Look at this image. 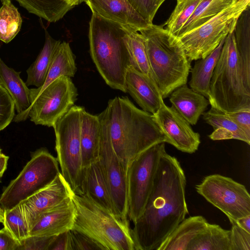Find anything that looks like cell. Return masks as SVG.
<instances>
[{"instance_id": "obj_1", "label": "cell", "mask_w": 250, "mask_h": 250, "mask_svg": "<svg viewBox=\"0 0 250 250\" xmlns=\"http://www.w3.org/2000/svg\"><path fill=\"white\" fill-rule=\"evenodd\" d=\"M186 183L180 163L165 151L143 212L131 229L135 250H157L185 219Z\"/></svg>"}, {"instance_id": "obj_2", "label": "cell", "mask_w": 250, "mask_h": 250, "mask_svg": "<svg viewBox=\"0 0 250 250\" xmlns=\"http://www.w3.org/2000/svg\"><path fill=\"white\" fill-rule=\"evenodd\" d=\"M97 117L100 140L111 146L126 173L139 154L155 144L167 142L154 116L137 108L126 96L109 100Z\"/></svg>"}, {"instance_id": "obj_3", "label": "cell", "mask_w": 250, "mask_h": 250, "mask_svg": "<svg viewBox=\"0 0 250 250\" xmlns=\"http://www.w3.org/2000/svg\"><path fill=\"white\" fill-rule=\"evenodd\" d=\"M143 36L152 79L163 99L186 84L190 61L177 37L153 23L138 31Z\"/></svg>"}, {"instance_id": "obj_4", "label": "cell", "mask_w": 250, "mask_h": 250, "mask_svg": "<svg viewBox=\"0 0 250 250\" xmlns=\"http://www.w3.org/2000/svg\"><path fill=\"white\" fill-rule=\"evenodd\" d=\"M123 26L92 14L88 38L91 58L106 83L126 92L125 76L130 65Z\"/></svg>"}, {"instance_id": "obj_5", "label": "cell", "mask_w": 250, "mask_h": 250, "mask_svg": "<svg viewBox=\"0 0 250 250\" xmlns=\"http://www.w3.org/2000/svg\"><path fill=\"white\" fill-rule=\"evenodd\" d=\"M76 208L72 229L89 236L105 250H135L128 220L118 218L84 195L72 192Z\"/></svg>"}, {"instance_id": "obj_6", "label": "cell", "mask_w": 250, "mask_h": 250, "mask_svg": "<svg viewBox=\"0 0 250 250\" xmlns=\"http://www.w3.org/2000/svg\"><path fill=\"white\" fill-rule=\"evenodd\" d=\"M209 104L223 112L250 110V93L244 87L234 31L226 37L209 85Z\"/></svg>"}, {"instance_id": "obj_7", "label": "cell", "mask_w": 250, "mask_h": 250, "mask_svg": "<svg viewBox=\"0 0 250 250\" xmlns=\"http://www.w3.org/2000/svg\"><path fill=\"white\" fill-rule=\"evenodd\" d=\"M82 107L73 105L53 126L61 173L72 192L79 195L83 194L84 172L80 138Z\"/></svg>"}, {"instance_id": "obj_8", "label": "cell", "mask_w": 250, "mask_h": 250, "mask_svg": "<svg viewBox=\"0 0 250 250\" xmlns=\"http://www.w3.org/2000/svg\"><path fill=\"white\" fill-rule=\"evenodd\" d=\"M250 4V0H237L204 24L177 37L188 60L204 58L214 50L234 31L238 19Z\"/></svg>"}, {"instance_id": "obj_9", "label": "cell", "mask_w": 250, "mask_h": 250, "mask_svg": "<svg viewBox=\"0 0 250 250\" xmlns=\"http://www.w3.org/2000/svg\"><path fill=\"white\" fill-rule=\"evenodd\" d=\"M57 158L42 148L31 158L18 176L3 191L0 204L10 209L51 183L60 173Z\"/></svg>"}, {"instance_id": "obj_10", "label": "cell", "mask_w": 250, "mask_h": 250, "mask_svg": "<svg viewBox=\"0 0 250 250\" xmlns=\"http://www.w3.org/2000/svg\"><path fill=\"white\" fill-rule=\"evenodd\" d=\"M165 151V143L155 144L136 157L127 167L128 217L133 223L143 212Z\"/></svg>"}, {"instance_id": "obj_11", "label": "cell", "mask_w": 250, "mask_h": 250, "mask_svg": "<svg viewBox=\"0 0 250 250\" xmlns=\"http://www.w3.org/2000/svg\"><path fill=\"white\" fill-rule=\"evenodd\" d=\"M78 95L77 89L70 77L61 76L37 96L19 122L29 117L36 125L53 127L74 105Z\"/></svg>"}, {"instance_id": "obj_12", "label": "cell", "mask_w": 250, "mask_h": 250, "mask_svg": "<svg viewBox=\"0 0 250 250\" xmlns=\"http://www.w3.org/2000/svg\"><path fill=\"white\" fill-rule=\"evenodd\" d=\"M197 192L222 211L236 220L250 215V195L244 185L218 174L206 176L195 186Z\"/></svg>"}, {"instance_id": "obj_13", "label": "cell", "mask_w": 250, "mask_h": 250, "mask_svg": "<svg viewBox=\"0 0 250 250\" xmlns=\"http://www.w3.org/2000/svg\"><path fill=\"white\" fill-rule=\"evenodd\" d=\"M98 161L110 195L115 215L128 220L126 171L111 146L101 140Z\"/></svg>"}, {"instance_id": "obj_14", "label": "cell", "mask_w": 250, "mask_h": 250, "mask_svg": "<svg viewBox=\"0 0 250 250\" xmlns=\"http://www.w3.org/2000/svg\"><path fill=\"white\" fill-rule=\"evenodd\" d=\"M168 143L183 152H195L201 143L200 134L172 107L164 102L153 115Z\"/></svg>"}, {"instance_id": "obj_15", "label": "cell", "mask_w": 250, "mask_h": 250, "mask_svg": "<svg viewBox=\"0 0 250 250\" xmlns=\"http://www.w3.org/2000/svg\"><path fill=\"white\" fill-rule=\"evenodd\" d=\"M72 193L70 187L60 172L48 186L20 203L19 205L29 231L42 213L70 196Z\"/></svg>"}, {"instance_id": "obj_16", "label": "cell", "mask_w": 250, "mask_h": 250, "mask_svg": "<svg viewBox=\"0 0 250 250\" xmlns=\"http://www.w3.org/2000/svg\"><path fill=\"white\" fill-rule=\"evenodd\" d=\"M75 215L71 195L42 213L32 225L29 235L56 236L70 230L73 227Z\"/></svg>"}, {"instance_id": "obj_17", "label": "cell", "mask_w": 250, "mask_h": 250, "mask_svg": "<svg viewBox=\"0 0 250 250\" xmlns=\"http://www.w3.org/2000/svg\"><path fill=\"white\" fill-rule=\"evenodd\" d=\"M92 14L120 25L139 31L149 24L128 0H87Z\"/></svg>"}, {"instance_id": "obj_18", "label": "cell", "mask_w": 250, "mask_h": 250, "mask_svg": "<svg viewBox=\"0 0 250 250\" xmlns=\"http://www.w3.org/2000/svg\"><path fill=\"white\" fill-rule=\"evenodd\" d=\"M125 85L126 92L142 109L153 115L157 112L164 102L153 80L130 65L125 73Z\"/></svg>"}, {"instance_id": "obj_19", "label": "cell", "mask_w": 250, "mask_h": 250, "mask_svg": "<svg viewBox=\"0 0 250 250\" xmlns=\"http://www.w3.org/2000/svg\"><path fill=\"white\" fill-rule=\"evenodd\" d=\"M169 101L171 107L191 125L197 124L200 116L209 104L207 98L189 88L186 84L177 88L170 94Z\"/></svg>"}, {"instance_id": "obj_20", "label": "cell", "mask_w": 250, "mask_h": 250, "mask_svg": "<svg viewBox=\"0 0 250 250\" xmlns=\"http://www.w3.org/2000/svg\"><path fill=\"white\" fill-rule=\"evenodd\" d=\"M76 71L75 56L69 43L61 42L54 53L44 83L40 87L30 89L31 104L37 96L54 81L61 76L74 77Z\"/></svg>"}, {"instance_id": "obj_21", "label": "cell", "mask_w": 250, "mask_h": 250, "mask_svg": "<svg viewBox=\"0 0 250 250\" xmlns=\"http://www.w3.org/2000/svg\"><path fill=\"white\" fill-rule=\"evenodd\" d=\"M20 73L8 67L0 58V82L14 101L18 113L14 121L17 122L31 105L30 89L21 79Z\"/></svg>"}, {"instance_id": "obj_22", "label": "cell", "mask_w": 250, "mask_h": 250, "mask_svg": "<svg viewBox=\"0 0 250 250\" xmlns=\"http://www.w3.org/2000/svg\"><path fill=\"white\" fill-rule=\"evenodd\" d=\"M208 222L201 215L185 219L166 238L157 250H188L194 239L207 227Z\"/></svg>"}, {"instance_id": "obj_23", "label": "cell", "mask_w": 250, "mask_h": 250, "mask_svg": "<svg viewBox=\"0 0 250 250\" xmlns=\"http://www.w3.org/2000/svg\"><path fill=\"white\" fill-rule=\"evenodd\" d=\"M80 138L84 169L98 161L100 128L97 116L87 112L83 107L81 112Z\"/></svg>"}, {"instance_id": "obj_24", "label": "cell", "mask_w": 250, "mask_h": 250, "mask_svg": "<svg viewBox=\"0 0 250 250\" xmlns=\"http://www.w3.org/2000/svg\"><path fill=\"white\" fill-rule=\"evenodd\" d=\"M83 191V195L115 215L110 195L98 161L84 168Z\"/></svg>"}, {"instance_id": "obj_25", "label": "cell", "mask_w": 250, "mask_h": 250, "mask_svg": "<svg viewBox=\"0 0 250 250\" xmlns=\"http://www.w3.org/2000/svg\"><path fill=\"white\" fill-rule=\"evenodd\" d=\"M234 34L238 58L245 88L250 93V10L242 13L237 21Z\"/></svg>"}, {"instance_id": "obj_26", "label": "cell", "mask_w": 250, "mask_h": 250, "mask_svg": "<svg viewBox=\"0 0 250 250\" xmlns=\"http://www.w3.org/2000/svg\"><path fill=\"white\" fill-rule=\"evenodd\" d=\"M206 122L212 126L213 131L209 138L213 141L236 139L250 145V135L231 120L225 112L211 106L203 113Z\"/></svg>"}, {"instance_id": "obj_27", "label": "cell", "mask_w": 250, "mask_h": 250, "mask_svg": "<svg viewBox=\"0 0 250 250\" xmlns=\"http://www.w3.org/2000/svg\"><path fill=\"white\" fill-rule=\"evenodd\" d=\"M225 39L205 58L196 60L191 70V77L189 82L190 88L208 99L210 80Z\"/></svg>"}, {"instance_id": "obj_28", "label": "cell", "mask_w": 250, "mask_h": 250, "mask_svg": "<svg viewBox=\"0 0 250 250\" xmlns=\"http://www.w3.org/2000/svg\"><path fill=\"white\" fill-rule=\"evenodd\" d=\"M61 42L60 40L53 39L45 31V40L43 47L35 61L26 70L27 77L25 83L27 86L33 85L40 87L43 85L54 53Z\"/></svg>"}, {"instance_id": "obj_29", "label": "cell", "mask_w": 250, "mask_h": 250, "mask_svg": "<svg viewBox=\"0 0 250 250\" xmlns=\"http://www.w3.org/2000/svg\"><path fill=\"white\" fill-rule=\"evenodd\" d=\"M29 13L55 22L74 6L71 0H14Z\"/></svg>"}, {"instance_id": "obj_30", "label": "cell", "mask_w": 250, "mask_h": 250, "mask_svg": "<svg viewBox=\"0 0 250 250\" xmlns=\"http://www.w3.org/2000/svg\"><path fill=\"white\" fill-rule=\"evenodd\" d=\"M123 26L125 31L124 40L128 52L130 65L152 79L143 36L131 27Z\"/></svg>"}, {"instance_id": "obj_31", "label": "cell", "mask_w": 250, "mask_h": 250, "mask_svg": "<svg viewBox=\"0 0 250 250\" xmlns=\"http://www.w3.org/2000/svg\"><path fill=\"white\" fill-rule=\"evenodd\" d=\"M230 230L208 223L191 242L188 250H229Z\"/></svg>"}, {"instance_id": "obj_32", "label": "cell", "mask_w": 250, "mask_h": 250, "mask_svg": "<svg viewBox=\"0 0 250 250\" xmlns=\"http://www.w3.org/2000/svg\"><path fill=\"white\" fill-rule=\"evenodd\" d=\"M22 19L18 9L9 1L0 8V40L7 43L20 32Z\"/></svg>"}, {"instance_id": "obj_33", "label": "cell", "mask_w": 250, "mask_h": 250, "mask_svg": "<svg viewBox=\"0 0 250 250\" xmlns=\"http://www.w3.org/2000/svg\"><path fill=\"white\" fill-rule=\"evenodd\" d=\"M201 0H177V4L164 26L177 37Z\"/></svg>"}, {"instance_id": "obj_34", "label": "cell", "mask_w": 250, "mask_h": 250, "mask_svg": "<svg viewBox=\"0 0 250 250\" xmlns=\"http://www.w3.org/2000/svg\"><path fill=\"white\" fill-rule=\"evenodd\" d=\"M4 210L3 225L20 244L29 236L27 227L20 205L10 209Z\"/></svg>"}, {"instance_id": "obj_35", "label": "cell", "mask_w": 250, "mask_h": 250, "mask_svg": "<svg viewBox=\"0 0 250 250\" xmlns=\"http://www.w3.org/2000/svg\"><path fill=\"white\" fill-rule=\"evenodd\" d=\"M15 106L12 98L0 82V131L14 119Z\"/></svg>"}, {"instance_id": "obj_36", "label": "cell", "mask_w": 250, "mask_h": 250, "mask_svg": "<svg viewBox=\"0 0 250 250\" xmlns=\"http://www.w3.org/2000/svg\"><path fill=\"white\" fill-rule=\"evenodd\" d=\"M229 220L231 225L229 250H250V233L241 228L235 220Z\"/></svg>"}, {"instance_id": "obj_37", "label": "cell", "mask_w": 250, "mask_h": 250, "mask_svg": "<svg viewBox=\"0 0 250 250\" xmlns=\"http://www.w3.org/2000/svg\"><path fill=\"white\" fill-rule=\"evenodd\" d=\"M140 15L149 24L153 19L160 7L166 0H128Z\"/></svg>"}, {"instance_id": "obj_38", "label": "cell", "mask_w": 250, "mask_h": 250, "mask_svg": "<svg viewBox=\"0 0 250 250\" xmlns=\"http://www.w3.org/2000/svg\"><path fill=\"white\" fill-rule=\"evenodd\" d=\"M55 237L29 235L20 243L19 250H48Z\"/></svg>"}, {"instance_id": "obj_39", "label": "cell", "mask_w": 250, "mask_h": 250, "mask_svg": "<svg viewBox=\"0 0 250 250\" xmlns=\"http://www.w3.org/2000/svg\"><path fill=\"white\" fill-rule=\"evenodd\" d=\"M73 250H104V248L93 239L74 229L70 230Z\"/></svg>"}, {"instance_id": "obj_40", "label": "cell", "mask_w": 250, "mask_h": 250, "mask_svg": "<svg viewBox=\"0 0 250 250\" xmlns=\"http://www.w3.org/2000/svg\"><path fill=\"white\" fill-rule=\"evenodd\" d=\"M225 113L248 135H250V110Z\"/></svg>"}, {"instance_id": "obj_41", "label": "cell", "mask_w": 250, "mask_h": 250, "mask_svg": "<svg viewBox=\"0 0 250 250\" xmlns=\"http://www.w3.org/2000/svg\"><path fill=\"white\" fill-rule=\"evenodd\" d=\"M48 250H73L70 230L56 236Z\"/></svg>"}, {"instance_id": "obj_42", "label": "cell", "mask_w": 250, "mask_h": 250, "mask_svg": "<svg viewBox=\"0 0 250 250\" xmlns=\"http://www.w3.org/2000/svg\"><path fill=\"white\" fill-rule=\"evenodd\" d=\"M19 246L20 243L5 228L0 229V250H19Z\"/></svg>"}, {"instance_id": "obj_43", "label": "cell", "mask_w": 250, "mask_h": 250, "mask_svg": "<svg viewBox=\"0 0 250 250\" xmlns=\"http://www.w3.org/2000/svg\"><path fill=\"white\" fill-rule=\"evenodd\" d=\"M235 221L241 228L250 233V215L239 218Z\"/></svg>"}, {"instance_id": "obj_44", "label": "cell", "mask_w": 250, "mask_h": 250, "mask_svg": "<svg viewBox=\"0 0 250 250\" xmlns=\"http://www.w3.org/2000/svg\"><path fill=\"white\" fill-rule=\"evenodd\" d=\"M8 159V156L2 153H0V179L6 169Z\"/></svg>"}, {"instance_id": "obj_45", "label": "cell", "mask_w": 250, "mask_h": 250, "mask_svg": "<svg viewBox=\"0 0 250 250\" xmlns=\"http://www.w3.org/2000/svg\"><path fill=\"white\" fill-rule=\"evenodd\" d=\"M4 219V210L0 207V223H3Z\"/></svg>"}, {"instance_id": "obj_46", "label": "cell", "mask_w": 250, "mask_h": 250, "mask_svg": "<svg viewBox=\"0 0 250 250\" xmlns=\"http://www.w3.org/2000/svg\"><path fill=\"white\" fill-rule=\"evenodd\" d=\"M87 0H72V4L74 6L81 4L82 2H85Z\"/></svg>"}, {"instance_id": "obj_47", "label": "cell", "mask_w": 250, "mask_h": 250, "mask_svg": "<svg viewBox=\"0 0 250 250\" xmlns=\"http://www.w3.org/2000/svg\"><path fill=\"white\" fill-rule=\"evenodd\" d=\"M0 0L2 4H3V3L8 2V1H12V0Z\"/></svg>"}, {"instance_id": "obj_48", "label": "cell", "mask_w": 250, "mask_h": 250, "mask_svg": "<svg viewBox=\"0 0 250 250\" xmlns=\"http://www.w3.org/2000/svg\"><path fill=\"white\" fill-rule=\"evenodd\" d=\"M0 153H1V149H0Z\"/></svg>"}, {"instance_id": "obj_49", "label": "cell", "mask_w": 250, "mask_h": 250, "mask_svg": "<svg viewBox=\"0 0 250 250\" xmlns=\"http://www.w3.org/2000/svg\"><path fill=\"white\" fill-rule=\"evenodd\" d=\"M71 1H72V0H71Z\"/></svg>"}]
</instances>
